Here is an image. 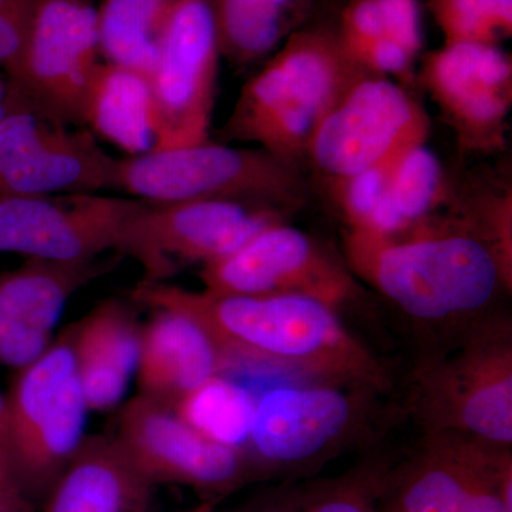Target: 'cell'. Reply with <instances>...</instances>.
<instances>
[{
  "instance_id": "d6a6232c",
  "label": "cell",
  "mask_w": 512,
  "mask_h": 512,
  "mask_svg": "<svg viewBox=\"0 0 512 512\" xmlns=\"http://www.w3.org/2000/svg\"><path fill=\"white\" fill-rule=\"evenodd\" d=\"M311 512H367L359 501L348 497L326 498L316 505Z\"/></svg>"
},
{
  "instance_id": "9c48e42d",
  "label": "cell",
  "mask_w": 512,
  "mask_h": 512,
  "mask_svg": "<svg viewBox=\"0 0 512 512\" xmlns=\"http://www.w3.org/2000/svg\"><path fill=\"white\" fill-rule=\"evenodd\" d=\"M217 26L211 0H174L153 77V150L208 141L217 89Z\"/></svg>"
},
{
  "instance_id": "5b68a950",
  "label": "cell",
  "mask_w": 512,
  "mask_h": 512,
  "mask_svg": "<svg viewBox=\"0 0 512 512\" xmlns=\"http://www.w3.org/2000/svg\"><path fill=\"white\" fill-rule=\"evenodd\" d=\"M117 190L154 204L231 200L291 211L301 207L306 194L298 165L264 148H235L210 141L120 160Z\"/></svg>"
},
{
  "instance_id": "83f0119b",
  "label": "cell",
  "mask_w": 512,
  "mask_h": 512,
  "mask_svg": "<svg viewBox=\"0 0 512 512\" xmlns=\"http://www.w3.org/2000/svg\"><path fill=\"white\" fill-rule=\"evenodd\" d=\"M446 45L498 46L512 33V0H429Z\"/></svg>"
},
{
  "instance_id": "8d00e7d4",
  "label": "cell",
  "mask_w": 512,
  "mask_h": 512,
  "mask_svg": "<svg viewBox=\"0 0 512 512\" xmlns=\"http://www.w3.org/2000/svg\"><path fill=\"white\" fill-rule=\"evenodd\" d=\"M198 512H207V511H198Z\"/></svg>"
},
{
  "instance_id": "52a82bcc",
  "label": "cell",
  "mask_w": 512,
  "mask_h": 512,
  "mask_svg": "<svg viewBox=\"0 0 512 512\" xmlns=\"http://www.w3.org/2000/svg\"><path fill=\"white\" fill-rule=\"evenodd\" d=\"M291 210L231 200L146 202L124 228L120 254L143 266L148 282L173 276L178 262L217 261L234 254Z\"/></svg>"
},
{
  "instance_id": "7a4b0ae2",
  "label": "cell",
  "mask_w": 512,
  "mask_h": 512,
  "mask_svg": "<svg viewBox=\"0 0 512 512\" xmlns=\"http://www.w3.org/2000/svg\"><path fill=\"white\" fill-rule=\"evenodd\" d=\"M345 255L352 274L423 325L474 326L468 320L511 289L510 262L456 214L396 238L348 231Z\"/></svg>"
},
{
  "instance_id": "4fadbf2b",
  "label": "cell",
  "mask_w": 512,
  "mask_h": 512,
  "mask_svg": "<svg viewBox=\"0 0 512 512\" xmlns=\"http://www.w3.org/2000/svg\"><path fill=\"white\" fill-rule=\"evenodd\" d=\"M147 201L64 194L0 197V254L55 262H83L119 252L124 228Z\"/></svg>"
},
{
  "instance_id": "e575fe53",
  "label": "cell",
  "mask_w": 512,
  "mask_h": 512,
  "mask_svg": "<svg viewBox=\"0 0 512 512\" xmlns=\"http://www.w3.org/2000/svg\"><path fill=\"white\" fill-rule=\"evenodd\" d=\"M0 512H16L13 510V508H10L8 504L5 503V501L0 498Z\"/></svg>"
},
{
  "instance_id": "44dd1931",
  "label": "cell",
  "mask_w": 512,
  "mask_h": 512,
  "mask_svg": "<svg viewBox=\"0 0 512 512\" xmlns=\"http://www.w3.org/2000/svg\"><path fill=\"white\" fill-rule=\"evenodd\" d=\"M340 40L367 72L414 79V60L421 40L417 0H350L340 19Z\"/></svg>"
},
{
  "instance_id": "f546056e",
  "label": "cell",
  "mask_w": 512,
  "mask_h": 512,
  "mask_svg": "<svg viewBox=\"0 0 512 512\" xmlns=\"http://www.w3.org/2000/svg\"><path fill=\"white\" fill-rule=\"evenodd\" d=\"M0 498L16 512L22 511L23 498L10 464L6 439V402L0 396Z\"/></svg>"
},
{
  "instance_id": "f1b7e54d",
  "label": "cell",
  "mask_w": 512,
  "mask_h": 512,
  "mask_svg": "<svg viewBox=\"0 0 512 512\" xmlns=\"http://www.w3.org/2000/svg\"><path fill=\"white\" fill-rule=\"evenodd\" d=\"M400 153L350 177L330 180V190L348 229L365 227L387 190L394 161Z\"/></svg>"
},
{
  "instance_id": "484cf974",
  "label": "cell",
  "mask_w": 512,
  "mask_h": 512,
  "mask_svg": "<svg viewBox=\"0 0 512 512\" xmlns=\"http://www.w3.org/2000/svg\"><path fill=\"white\" fill-rule=\"evenodd\" d=\"M255 404L244 384L215 375L184 396L175 412L207 439L241 450L251 437Z\"/></svg>"
},
{
  "instance_id": "4316f807",
  "label": "cell",
  "mask_w": 512,
  "mask_h": 512,
  "mask_svg": "<svg viewBox=\"0 0 512 512\" xmlns=\"http://www.w3.org/2000/svg\"><path fill=\"white\" fill-rule=\"evenodd\" d=\"M427 453L402 494L404 512H470L463 471L446 434L427 433Z\"/></svg>"
},
{
  "instance_id": "8992f818",
  "label": "cell",
  "mask_w": 512,
  "mask_h": 512,
  "mask_svg": "<svg viewBox=\"0 0 512 512\" xmlns=\"http://www.w3.org/2000/svg\"><path fill=\"white\" fill-rule=\"evenodd\" d=\"M6 402V439L20 491L56 484L83 443L89 410L76 372L73 330L23 367Z\"/></svg>"
},
{
  "instance_id": "30bf717a",
  "label": "cell",
  "mask_w": 512,
  "mask_h": 512,
  "mask_svg": "<svg viewBox=\"0 0 512 512\" xmlns=\"http://www.w3.org/2000/svg\"><path fill=\"white\" fill-rule=\"evenodd\" d=\"M99 53V12L89 0H37L8 82L46 116L84 126Z\"/></svg>"
},
{
  "instance_id": "4dcf8cb0",
  "label": "cell",
  "mask_w": 512,
  "mask_h": 512,
  "mask_svg": "<svg viewBox=\"0 0 512 512\" xmlns=\"http://www.w3.org/2000/svg\"><path fill=\"white\" fill-rule=\"evenodd\" d=\"M29 30L0 12V64L9 72L22 56Z\"/></svg>"
},
{
  "instance_id": "ac0fdd59",
  "label": "cell",
  "mask_w": 512,
  "mask_h": 512,
  "mask_svg": "<svg viewBox=\"0 0 512 512\" xmlns=\"http://www.w3.org/2000/svg\"><path fill=\"white\" fill-rule=\"evenodd\" d=\"M137 369L141 394L175 409L184 396L220 375V356L190 316L157 309L141 332Z\"/></svg>"
},
{
  "instance_id": "9a60e30c",
  "label": "cell",
  "mask_w": 512,
  "mask_h": 512,
  "mask_svg": "<svg viewBox=\"0 0 512 512\" xmlns=\"http://www.w3.org/2000/svg\"><path fill=\"white\" fill-rule=\"evenodd\" d=\"M367 393L375 392L325 382L268 390L256 399L249 444L269 463L313 460L359 436L366 414L362 399Z\"/></svg>"
},
{
  "instance_id": "277c9868",
  "label": "cell",
  "mask_w": 512,
  "mask_h": 512,
  "mask_svg": "<svg viewBox=\"0 0 512 512\" xmlns=\"http://www.w3.org/2000/svg\"><path fill=\"white\" fill-rule=\"evenodd\" d=\"M407 410L426 433L505 448L512 443V343L505 323L480 322L414 369Z\"/></svg>"
},
{
  "instance_id": "836d02e7",
  "label": "cell",
  "mask_w": 512,
  "mask_h": 512,
  "mask_svg": "<svg viewBox=\"0 0 512 512\" xmlns=\"http://www.w3.org/2000/svg\"><path fill=\"white\" fill-rule=\"evenodd\" d=\"M19 92L15 87L10 86L8 80L0 77V120L18 104Z\"/></svg>"
},
{
  "instance_id": "3957f363",
  "label": "cell",
  "mask_w": 512,
  "mask_h": 512,
  "mask_svg": "<svg viewBox=\"0 0 512 512\" xmlns=\"http://www.w3.org/2000/svg\"><path fill=\"white\" fill-rule=\"evenodd\" d=\"M367 74L338 32L296 30L242 87L221 137L298 165L322 120Z\"/></svg>"
},
{
  "instance_id": "603a6c76",
  "label": "cell",
  "mask_w": 512,
  "mask_h": 512,
  "mask_svg": "<svg viewBox=\"0 0 512 512\" xmlns=\"http://www.w3.org/2000/svg\"><path fill=\"white\" fill-rule=\"evenodd\" d=\"M446 183L439 158L416 144L394 161L387 190L365 227L348 229L377 238H396L433 217L444 200Z\"/></svg>"
},
{
  "instance_id": "7c38bea8",
  "label": "cell",
  "mask_w": 512,
  "mask_h": 512,
  "mask_svg": "<svg viewBox=\"0 0 512 512\" xmlns=\"http://www.w3.org/2000/svg\"><path fill=\"white\" fill-rule=\"evenodd\" d=\"M200 278L205 291L306 296L336 311L360 295L346 262L285 222L266 228L234 254L204 264Z\"/></svg>"
},
{
  "instance_id": "d590c367",
  "label": "cell",
  "mask_w": 512,
  "mask_h": 512,
  "mask_svg": "<svg viewBox=\"0 0 512 512\" xmlns=\"http://www.w3.org/2000/svg\"><path fill=\"white\" fill-rule=\"evenodd\" d=\"M262 512H289L284 510H269V511H262Z\"/></svg>"
},
{
  "instance_id": "ffe728a7",
  "label": "cell",
  "mask_w": 512,
  "mask_h": 512,
  "mask_svg": "<svg viewBox=\"0 0 512 512\" xmlns=\"http://www.w3.org/2000/svg\"><path fill=\"white\" fill-rule=\"evenodd\" d=\"M150 484L116 440L92 437L56 481L47 512H146Z\"/></svg>"
},
{
  "instance_id": "6da1fadb",
  "label": "cell",
  "mask_w": 512,
  "mask_h": 512,
  "mask_svg": "<svg viewBox=\"0 0 512 512\" xmlns=\"http://www.w3.org/2000/svg\"><path fill=\"white\" fill-rule=\"evenodd\" d=\"M133 299L194 319L217 349L220 375L299 376L377 394L392 390L386 366L345 328L336 309L316 299L194 292L148 281Z\"/></svg>"
},
{
  "instance_id": "7402d4cb",
  "label": "cell",
  "mask_w": 512,
  "mask_h": 512,
  "mask_svg": "<svg viewBox=\"0 0 512 512\" xmlns=\"http://www.w3.org/2000/svg\"><path fill=\"white\" fill-rule=\"evenodd\" d=\"M84 126L127 153L153 150V99L146 77L99 64L87 94Z\"/></svg>"
},
{
  "instance_id": "cb8c5ba5",
  "label": "cell",
  "mask_w": 512,
  "mask_h": 512,
  "mask_svg": "<svg viewBox=\"0 0 512 512\" xmlns=\"http://www.w3.org/2000/svg\"><path fill=\"white\" fill-rule=\"evenodd\" d=\"M313 0H211L220 53L238 67L275 52L301 29Z\"/></svg>"
},
{
  "instance_id": "d6986e66",
  "label": "cell",
  "mask_w": 512,
  "mask_h": 512,
  "mask_svg": "<svg viewBox=\"0 0 512 512\" xmlns=\"http://www.w3.org/2000/svg\"><path fill=\"white\" fill-rule=\"evenodd\" d=\"M76 372L87 407L106 410L126 394L140 359L141 332L126 303H101L73 329Z\"/></svg>"
},
{
  "instance_id": "8fae6325",
  "label": "cell",
  "mask_w": 512,
  "mask_h": 512,
  "mask_svg": "<svg viewBox=\"0 0 512 512\" xmlns=\"http://www.w3.org/2000/svg\"><path fill=\"white\" fill-rule=\"evenodd\" d=\"M429 130V116L402 84L370 73L322 120L306 158L329 181L340 180L426 143Z\"/></svg>"
},
{
  "instance_id": "d4e9b609",
  "label": "cell",
  "mask_w": 512,
  "mask_h": 512,
  "mask_svg": "<svg viewBox=\"0 0 512 512\" xmlns=\"http://www.w3.org/2000/svg\"><path fill=\"white\" fill-rule=\"evenodd\" d=\"M173 3L104 0L99 10V49L107 62L140 74L150 83Z\"/></svg>"
},
{
  "instance_id": "ba28073f",
  "label": "cell",
  "mask_w": 512,
  "mask_h": 512,
  "mask_svg": "<svg viewBox=\"0 0 512 512\" xmlns=\"http://www.w3.org/2000/svg\"><path fill=\"white\" fill-rule=\"evenodd\" d=\"M19 96L0 120V197L117 190L120 160L90 131L72 130Z\"/></svg>"
},
{
  "instance_id": "1f68e13d",
  "label": "cell",
  "mask_w": 512,
  "mask_h": 512,
  "mask_svg": "<svg viewBox=\"0 0 512 512\" xmlns=\"http://www.w3.org/2000/svg\"><path fill=\"white\" fill-rule=\"evenodd\" d=\"M37 0H0V12L29 30Z\"/></svg>"
},
{
  "instance_id": "2e32d148",
  "label": "cell",
  "mask_w": 512,
  "mask_h": 512,
  "mask_svg": "<svg viewBox=\"0 0 512 512\" xmlns=\"http://www.w3.org/2000/svg\"><path fill=\"white\" fill-rule=\"evenodd\" d=\"M117 433V443L150 481L221 487L241 471V450L207 439L173 407L143 394L124 407Z\"/></svg>"
},
{
  "instance_id": "5bb4252c",
  "label": "cell",
  "mask_w": 512,
  "mask_h": 512,
  "mask_svg": "<svg viewBox=\"0 0 512 512\" xmlns=\"http://www.w3.org/2000/svg\"><path fill=\"white\" fill-rule=\"evenodd\" d=\"M419 82L466 153L505 146L512 104L511 57L498 46L454 43L424 56Z\"/></svg>"
},
{
  "instance_id": "e0dca14e",
  "label": "cell",
  "mask_w": 512,
  "mask_h": 512,
  "mask_svg": "<svg viewBox=\"0 0 512 512\" xmlns=\"http://www.w3.org/2000/svg\"><path fill=\"white\" fill-rule=\"evenodd\" d=\"M110 261L29 258L0 276V363L22 370L42 356L70 296L107 271Z\"/></svg>"
}]
</instances>
